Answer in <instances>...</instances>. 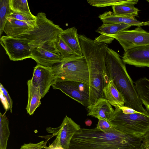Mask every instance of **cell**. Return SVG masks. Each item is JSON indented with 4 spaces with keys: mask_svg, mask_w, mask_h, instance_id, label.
<instances>
[{
    "mask_svg": "<svg viewBox=\"0 0 149 149\" xmlns=\"http://www.w3.org/2000/svg\"><path fill=\"white\" fill-rule=\"evenodd\" d=\"M142 138L124 134L113 127L101 130L81 128L71 139L70 149H145Z\"/></svg>",
    "mask_w": 149,
    "mask_h": 149,
    "instance_id": "obj_1",
    "label": "cell"
},
{
    "mask_svg": "<svg viewBox=\"0 0 149 149\" xmlns=\"http://www.w3.org/2000/svg\"><path fill=\"white\" fill-rule=\"evenodd\" d=\"M78 36L83 56L88 68L89 106L95 104L100 98H104L103 90L109 81L105 66L108 46L107 44L93 40L84 35L78 34Z\"/></svg>",
    "mask_w": 149,
    "mask_h": 149,
    "instance_id": "obj_2",
    "label": "cell"
},
{
    "mask_svg": "<svg viewBox=\"0 0 149 149\" xmlns=\"http://www.w3.org/2000/svg\"><path fill=\"white\" fill-rule=\"evenodd\" d=\"M125 64L117 53L108 48L105 58V66L109 80L113 81L123 95L125 106L148 114L143 107L134 82L127 71Z\"/></svg>",
    "mask_w": 149,
    "mask_h": 149,
    "instance_id": "obj_3",
    "label": "cell"
},
{
    "mask_svg": "<svg viewBox=\"0 0 149 149\" xmlns=\"http://www.w3.org/2000/svg\"><path fill=\"white\" fill-rule=\"evenodd\" d=\"M108 121L121 132L139 138L149 132V114L139 112L125 106L115 108Z\"/></svg>",
    "mask_w": 149,
    "mask_h": 149,
    "instance_id": "obj_4",
    "label": "cell"
},
{
    "mask_svg": "<svg viewBox=\"0 0 149 149\" xmlns=\"http://www.w3.org/2000/svg\"><path fill=\"white\" fill-rule=\"evenodd\" d=\"M36 17V26L14 37L27 43L31 48L56 41L63 30L47 19L45 13H38Z\"/></svg>",
    "mask_w": 149,
    "mask_h": 149,
    "instance_id": "obj_5",
    "label": "cell"
},
{
    "mask_svg": "<svg viewBox=\"0 0 149 149\" xmlns=\"http://www.w3.org/2000/svg\"><path fill=\"white\" fill-rule=\"evenodd\" d=\"M54 82L72 81L81 82L89 85L88 65L83 56L75 55L63 59L62 61L51 67Z\"/></svg>",
    "mask_w": 149,
    "mask_h": 149,
    "instance_id": "obj_6",
    "label": "cell"
},
{
    "mask_svg": "<svg viewBox=\"0 0 149 149\" xmlns=\"http://www.w3.org/2000/svg\"><path fill=\"white\" fill-rule=\"evenodd\" d=\"M109 37L118 40L125 52L132 48L149 45V32L141 27H137L132 30L122 31L112 35L101 34L95 40L99 42L110 44L111 42Z\"/></svg>",
    "mask_w": 149,
    "mask_h": 149,
    "instance_id": "obj_7",
    "label": "cell"
},
{
    "mask_svg": "<svg viewBox=\"0 0 149 149\" xmlns=\"http://www.w3.org/2000/svg\"><path fill=\"white\" fill-rule=\"evenodd\" d=\"M0 42L11 61H22L32 56L31 48L29 44L18 39L3 36L1 37Z\"/></svg>",
    "mask_w": 149,
    "mask_h": 149,
    "instance_id": "obj_8",
    "label": "cell"
},
{
    "mask_svg": "<svg viewBox=\"0 0 149 149\" xmlns=\"http://www.w3.org/2000/svg\"><path fill=\"white\" fill-rule=\"evenodd\" d=\"M56 41L40 47L31 48L32 56L31 58L38 64L49 67L61 63L63 59L56 47Z\"/></svg>",
    "mask_w": 149,
    "mask_h": 149,
    "instance_id": "obj_9",
    "label": "cell"
},
{
    "mask_svg": "<svg viewBox=\"0 0 149 149\" xmlns=\"http://www.w3.org/2000/svg\"><path fill=\"white\" fill-rule=\"evenodd\" d=\"M80 129L79 125L66 115L60 126L56 128L47 127L46 130L59 137L61 144L64 149H70L72 138Z\"/></svg>",
    "mask_w": 149,
    "mask_h": 149,
    "instance_id": "obj_10",
    "label": "cell"
},
{
    "mask_svg": "<svg viewBox=\"0 0 149 149\" xmlns=\"http://www.w3.org/2000/svg\"><path fill=\"white\" fill-rule=\"evenodd\" d=\"M31 80L33 85L39 88L42 98L49 92L55 81L51 67L38 64L34 68L33 75Z\"/></svg>",
    "mask_w": 149,
    "mask_h": 149,
    "instance_id": "obj_11",
    "label": "cell"
},
{
    "mask_svg": "<svg viewBox=\"0 0 149 149\" xmlns=\"http://www.w3.org/2000/svg\"><path fill=\"white\" fill-rule=\"evenodd\" d=\"M125 64L138 67H149V45L139 46L125 52L122 59Z\"/></svg>",
    "mask_w": 149,
    "mask_h": 149,
    "instance_id": "obj_12",
    "label": "cell"
},
{
    "mask_svg": "<svg viewBox=\"0 0 149 149\" xmlns=\"http://www.w3.org/2000/svg\"><path fill=\"white\" fill-rule=\"evenodd\" d=\"M52 86L54 89H58L65 94L85 107H88L89 98L81 93L74 81H63L54 82Z\"/></svg>",
    "mask_w": 149,
    "mask_h": 149,
    "instance_id": "obj_13",
    "label": "cell"
},
{
    "mask_svg": "<svg viewBox=\"0 0 149 149\" xmlns=\"http://www.w3.org/2000/svg\"><path fill=\"white\" fill-rule=\"evenodd\" d=\"M103 24L123 23L131 25L141 27L149 26V21L141 22L133 16L117 15L110 11L105 12L98 16Z\"/></svg>",
    "mask_w": 149,
    "mask_h": 149,
    "instance_id": "obj_14",
    "label": "cell"
},
{
    "mask_svg": "<svg viewBox=\"0 0 149 149\" xmlns=\"http://www.w3.org/2000/svg\"><path fill=\"white\" fill-rule=\"evenodd\" d=\"M87 108L88 116L97 119L102 118L107 121L109 117L114 111L111 105L104 98H100L95 104L88 106Z\"/></svg>",
    "mask_w": 149,
    "mask_h": 149,
    "instance_id": "obj_15",
    "label": "cell"
},
{
    "mask_svg": "<svg viewBox=\"0 0 149 149\" xmlns=\"http://www.w3.org/2000/svg\"><path fill=\"white\" fill-rule=\"evenodd\" d=\"M36 25L8 17L3 28V31L6 36L14 37Z\"/></svg>",
    "mask_w": 149,
    "mask_h": 149,
    "instance_id": "obj_16",
    "label": "cell"
},
{
    "mask_svg": "<svg viewBox=\"0 0 149 149\" xmlns=\"http://www.w3.org/2000/svg\"><path fill=\"white\" fill-rule=\"evenodd\" d=\"M104 98L115 108L124 106L123 97L118 91L112 80H110L103 90Z\"/></svg>",
    "mask_w": 149,
    "mask_h": 149,
    "instance_id": "obj_17",
    "label": "cell"
},
{
    "mask_svg": "<svg viewBox=\"0 0 149 149\" xmlns=\"http://www.w3.org/2000/svg\"><path fill=\"white\" fill-rule=\"evenodd\" d=\"M75 27L63 30L59 35L60 37L78 56H82L81 49Z\"/></svg>",
    "mask_w": 149,
    "mask_h": 149,
    "instance_id": "obj_18",
    "label": "cell"
},
{
    "mask_svg": "<svg viewBox=\"0 0 149 149\" xmlns=\"http://www.w3.org/2000/svg\"><path fill=\"white\" fill-rule=\"evenodd\" d=\"M28 100L26 108L27 113L33 114L36 109L40 104V100L42 98L39 88L32 84L31 79L27 81Z\"/></svg>",
    "mask_w": 149,
    "mask_h": 149,
    "instance_id": "obj_19",
    "label": "cell"
},
{
    "mask_svg": "<svg viewBox=\"0 0 149 149\" xmlns=\"http://www.w3.org/2000/svg\"><path fill=\"white\" fill-rule=\"evenodd\" d=\"M138 0H130L125 3L112 6L113 12L117 15L137 17L139 10L134 6Z\"/></svg>",
    "mask_w": 149,
    "mask_h": 149,
    "instance_id": "obj_20",
    "label": "cell"
},
{
    "mask_svg": "<svg viewBox=\"0 0 149 149\" xmlns=\"http://www.w3.org/2000/svg\"><path fill=\"white\" fill-rule=\"evenodd\" d=\"M135 84L142 103L149 114V79L141 78L135 81Z\"/></svg>",
    "mask_w": 149,
    "mask_h": 149,
    "instance_id": "obj_21",
    "label": "cell"
},
{
    "mask_svg": "<svg viewBox=\"0 0 149 149\" xmlns=\"http://www.w3.org/2000/svg\"><path fill=\"white\" fill-rule=\"evenodd\" d=\"M132 26L123 23L103 24L96 31L103 35H112L121 31L128 30Z\"/></svg>",
    "mask_w": 149,
    "mask_h": 149,
    "instance_id": "obj_22",
    "label": "cell"
},
{
    "mask_svg": "<svg viewBox=\"0 0 149 149\" xmlns=\"http://www.w3.org/2000/svg\"><path fill=\"white\" fill-rule=\"evenodd\" d=\"M5 113L3 114L0 113V149H7L8 141L10 134L9 121Z\"/></svg>",
    "mask_w": 149,
    "mask_h": 149,
    "instance_id": "obj_23",
    "label": "cell"
},
{
    "mask_svg": "<svg viewBox=\"0 0 149 149\" xmlns=\"http://www.w3.org/2000/svg\"><path fill=\"white\" fill-rule=\"evenodd\" d=\"M12 10L9 5V0L0 1V36L3 32V28L7 18L10 15Z\"/></svg>",
    "mask_w": 149,
    "mask_h": 149,
    "instance_id": "obj_24",
    "label": "cell"
},
{
    "mask_svg": "<svg viewBox=\"0 0 149 149\" xmlns=\"http://www.w3.org/2000/svg\"><path fill=\"white\" fill-rule=\"evenodd\" d=\"M56 46L62 59L77 55L60 37L59 35L56 40Z\"/></svg>",
    "mask_w": 149,
    "mask_h": 149,
    "instance_id": "obj_25",
    "label": "cell"
},
{
    "mask_svg": "<svg viewBox=\"0 0 149 149\" xmlns=\"http://www.w3.org/2000/svg\"><path fill=\"white\" fill-rule=\"evenodd\" d=\"M8 17L14 19L25 22L34 25H36V16L31 13L13 11L11 12Z\"/></svg>",
    "mask_w": 149,
    "mask_h": 149,
    "instance_id": "obj_26",
    "label": "cell"
},
{
    "mask_svg": "<svg viewBox=\"0 0 149 149\" xmlns=\"http://www.w3.org/2000/svg\"><path fill=\"white\" fill-rule=\"evenodd\" d=\"M9 5L12 11L31 13L27 0H9Z\"/></svg>",
    "mask_w": 149,
    "mask_h": 149,
    "instance_id": "obj_27",
    "label": "cell"
},
{
    "mask_svg": "<svg viewBox=\"0 0 149 149\" xmlns=\"http://www.w3.org/2000/svg\"><path fill=\"white\" fill-rule=\"evenodd\" d=\"M125 0H88L87 2L91 5L97 7H103L113 6L127 2Z\"/></svg>",
    "mask_w": 149,
    "mask_h": 149,
    "instance_id": "obj_28",
    "label": "cell"
},
{
    "mask_svg": "<svg viewBox=\"0 0 149 149\" xmlns=\"http://www.w3.org/2000/svg\"><path fill=\"white\" fill-rule=\"evenodd\" d=\"M47 143V141L45 142L44 141H42L36 143H24L20 149H42L46 147Z\"/></svg>",
    "mask_w": 149,
    "mask_h": 149,
    "instance_id": "obj_29",
    "label": "cell"
},
{
    "mask_svg": "<svg viewBox=\"0 0 149 149\" xmlns=\"http://www.w3.org/2000/svg\"><path fill=\"white\" fill-rule=\"evenodd\" d=\"M74 82L79 91L84 95L89 98V85L81 82L75 81Z\"/></svg>",
    "mask_w": 149,
    "mask_h": 149,
    "instance_id": "obj_30",
    "label": "cell"
},
{
    "mask_svg": "<svg viewBox=\"0 0 149 149\" xmlns=\"http://www.w3.org/2000/svg\"><path fill=\"white\" fill-rule=\"evenodd\" d=\"M98 121L96 127L98 129L103 130L109 129L113 127L107 120L102 118L98 119Z\"/></svg>",
    "mask_w": 149,
    "mask_h": 149,
    "instance_id": "obj_31",
    "label": "cell"
},
{
    "mask_svg": "<svg viewBox=\"0 0 149 149\" xmlns=\"http://www.w3.org/2000/svg\"><path fill=\"white\" fill-rule=\"evenodd\" d=\"M0 90L2 92L5 97L8 103L10 111L11 113H12L13 104L12 100L9 95L8 91L1 83L0 84Z\"/></svg>",
    "mask_w": 149,
    "mask_h": 149,
    "instance_id": "obj_32",
    "label": "cell"
},
{
    "mask_svg": "<svg viewBox=\"0 0 149 149\" xmlns=\"http://www.w3.org/2000/svg\"><path fill=\"white\" fill-rule=\"evenodd\" d=\"M45 149H64L60 143V138L56 136L53 142L48 147H46Z\"/></svg>",
    "mask_w": 149,
    "mask_h": 149,
    "instance_id": "obj_33",
    "label": "cell"
},
{
    "mask_svg": "<svg viewBox=\"0 0 149 149\" xmlns=\"http://www.w3.org/2000/svg\"><path fill=\"white\" fill-rule=\"evenodd\" d=\"M0 98L1 102L3 105L4 107L6 110V112L7 110L9 109V107L7 102L1 91H0Z\"/></svg>",
    "mask_w": 149,
    "mask_h": 149,
    "instance_id": "obj_34",
    "label": "cell"
},
{
    "mask_svg": "<svg viewBox=\"0 0 149 149\" xmlns=\"http://www.w3.org/2000/svg\"><path fill=\"white\" fill-rule=\"evenodd\" d=\"M142 141L146 148H149V132L142 137Z\"/></svg>",
    "mask_w": 149,
    "mask_h": 149,
    "instance_id": "obj_35",
    "label": "cell"
},
{
    "mask_svg": "<svg viewBox=\"0 0 149 149\" xmlns=\"http://www.w3.org/2000/svg\"><path fill=\"white\" fill-rule=\"evenodd\" d=\"M85 123L87 126H90L92 124V121L90 120H88L85 121Z\"/></svg>",
    "mask_w": 149,
    "mask_h": 149,
    "instance_id": "obj_36",
    "label": "cell"
},
{
    "mask_svg": "<svg viewBox=\"0 0 149 149\" xmlns=\"http://www.w3.org/2000/svg\"><path fill=\"white\" fill-rule=\"evenodd\" d=\"M145 149H149V148H146Z\"/></svg>",
    "mask_w": 149,
    "mask_h": 149,
    "instance_id": "obj_37",
    "label": "cell"
},
{
    "mask_svg": "<svg viewBox=\"0 0 149 149\" xmlns=\"http://www.w3.org/2000/svg\"></svg>",
    "mask_w": 149,
    "mask_h": 149,
    "instance_id": "obj_38",
    "label": "cell"
}]
</instances>
